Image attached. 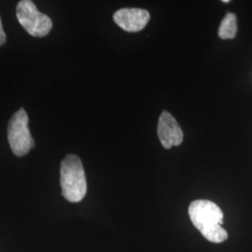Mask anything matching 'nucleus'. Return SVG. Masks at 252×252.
<instances>
[{
  "mask_svg": "<svg viewBox=\"0 0 252 252\" xmlns=\"http://www.w3.org/2000/svg\"><path fill=\"white\" fill-rule=\"evenodd\" d=\"M189 215L192 224L212 243H221L228 238L222 228L223 213L215 203L208 200H195L190 203Z\"/></svg>",
  "mask_w": 252,
  "mask_h": 252,
  "instance_id": "obj_1",
  "label": "nucleus"
},
{
  "mask_svg": "<svg viewBox=\"0 0 252 252\" xmlns=\"http://www.w3.org/2000/svg\"><path fill=\"white\" fill-rule=\"evenodd\" d=\"M60 184L62 194L67 201L78 203L84 198L87 192V182L79 156L69 154L64 157L60 167Z\"/></svg>",
  "mask_w": 252,
  "mask_h": 252,
  "instance_id": "obj_2",
  "label": "nucleus"
},
{
  "mask_svg": "<svg viewBox=\"0 0 252 252\" xmlns=\"http://www.w3.org/2000/svg\"><path fill=\"white\" fill-rule=\"evenodd\" d=\"M28 122V115L24 108H20L9 120L8 140L12 153L18 157L27 155L36 146L30 134Z\"/></svg>",
  "mask_w": 252,
  "mask_h": 252,
  "instance_id": "obj_3",
  "label": "nucleus"
},
{
  "mask_svg": "<svg viewBox=\"0 0 252 252\" xmlns=\"http://www.w3.org/2000/svg\"><path fill=\"white\" fill-rule=\"evenodd\" d=\"M16 15L21 26L31 36H47L53 28L52 19L36 9V5L31 0H22L19 2Z\"/></svg>",
  "mask_w": 252,
  "mask_h": 252,
  "instance_id": "obj_4",
  "label": "nucleus"
},
{
  "mask_svg": "<svg viewBox=\"0 0 252 252\" xmlns=\"http://www.w3.org/2000/svg\"><path fill=\"white\" fill-rule=\"evenodd\" d=\"M157 134L164 149L180 146L183 141V132L180 125L166 110H163L159 118Z\"/></svg>",
  "mask_w": 252,
  "mask_h": 252,
  "instance_id": "obj_5",
  "label": "nucleus"
},
{
  "mask_svg": "<svg viewBox=\"0 0 252 252\" xmlns=\"http://www.w3.org/2000/svg\"><path fill=\"white\" fill-rule=\"evenodd\" d=\"M150 18L148 10L135 8L119 9L113 15L114 22L127 32H138L144 29Z\"/></svg>",
  "mask_w": 252,
  "mask_h": 252,
  "instance_id": "obj_6",
  "label": "nucleus"
},
{
  "mask_svg": "<svg viewBox=\"0 0 252 252\" xmlns=\"http://www.w3.org/2000/svg\"><path fill=\"white\" fill-rule=\"evenodd\" d=\"M237 32V20L234 13L228 12L225 17L222 19L220 26L219 27L218 34L222 39L234 38Z\"/></svg>",
  "mask_w": 252,
  "mask_h": 252,
  "instance_id": "obj_7",
  "label": "nucleus"
},
{
  "mask_svg": "<svg viewBox=\"0 0 252 252\" xmlns=\"http://www.w3.org/2000/svg\"><path fill=\"white\" fill-rule=\"evenodd\" d=\"M6 34L3 30V27H2V22H1V18H0V47L3 45L5 42H6Z\"/></svg>",
  "mask_w": 252,
  "mask_h": 252,
  "instance_id": "obj_8",
  "label": "nucleus"
},
{
  "mask_svg": "<svg viewBox=\"0 0 252 252\" xmlns=\"http://www.w3.org/2000/svg\"><path fill=\"white\" fill-rule=\"evenodd\" d=\"M222 2H224V3H229V2H230V1H229V0H223V1H222Z\"/></svg>",
  "mask_w": 252,
  "mask_h": 252,
  "instance_id": "obj_9",
  "label": "nucleus"
}]
</instances>
